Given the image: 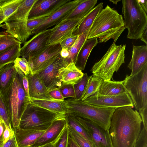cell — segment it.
<instances>
[{
    "label": "cell",
    "instance_id": "1",
    "mask_svg": "<svg viewBox=\"0 0 147 147\" xmlns=\"http://www.w3.org/2000/svg\"><path fill=\"white\" fill-rule=\"evenodd\" d=\"M132 108H118L113 113L109 129L113 147H134L138 139L142 122L139 112Z\"/></svg>",
    "mask_w": 147,
    "mask_h": 147
},
{
    "label": "cell",
    "instance_id": "2",
    "mask_svg": "<svg viewBox=\"0 0 147 147\" xmlns=\"http://www.w3.org/2000/svg\"><path fill=\"white\" fill-rule=\"evenodd\" d=\"M126 29L122 16L108 5L98 14L91 27L87 39L98 38V42H106L110 39L116 42Z\"/></svg>",
    "mask_w": 147,
    "mask_h": 147
},
{
    "label": "cell",
    "instance_id": "3",
    "mask_svg": "<svg viewBox=\"0 0 147 147\" xmlns=\"http://www.w3.org/2000/svg\"><path fill=\"white\" fill-rule=\"evenodd\" d=\"M61 102L65 114L88 119L109 130L112 117L116 108L97 107L85 103L81 100L72 98Z\"/></svg>",
    "mask_w": 147,
    "mask_h": 147
},
{
    "label": "cell",
    "instance_id": "4",
    "mask_svg": "<svg viewBox=\"0 0 147 147\" xmlns=\"http://www.w3.org/2000/svg\"><path fill=\"white\" fill-rule=\"evenodd\" d=\"M24 75L20 71H17L11 84L2 95L13 128L18 127L21 116L30 103V98L26 94L22 84V78Z\"/></svg>",
    "mask_w": 147,
    "mask_h": 147
},
{
    "label": "cell",
    "instance_id": "5",
    "mask_svg": "<svg viewBox=\"0 0 147 147\" xmlns=\"http://www.w3.org/2000/svg\"><path fill=\"white\" fill-rule=\"evenodd\" d=\"M125 45H117L113 42L103 57L93 66L91 70L92 75L104 81H111L114 72L125 63Z\"/></svg>",
    "mask_w": 147,
    "mask_h": 147
},
{
    "label": "cell",
    "instance_id": "6",
    "mask_svg": "<svg viewBox=\"0 0 147 147\" xmlns=\"http://www.w3.org/2000/svg\"><path fill=\"white\" fill-rule=\"evenodd\" d=\"M122 2L125 26L128 31L127 38L140 39L147 28V13L137 0H122Z\"/></svg>",
    "mask_w": 147,
    "mask_h": 147
},
{
    "label": "cell",
    "instance_id": "7",
    "mask_svg": "<svg viewBox=\"0 0 147 147\" xmlns=\"http://www.w3.org/2000/svg\"><path fill=\"white\" fill-rule=\"evenodd\" d=\"M64 115L57 113L30 103L21 116L18 127L45 131L55 120Z\"/></svg>",
    "mask_w": 147,
    "mask_h": 147
},
{
    "label": "cell",
    "instance_id": "8",
    "mask_svg": "<svg viewBox=\"0 0 147 147\" xmlns=\"http://www.w3.org/2000/svg\"><path fill=\"white\" fill-rule=\"evenodd\" d=\"M124 85L137 111L147 107V64L133 76L126 75Z\"/></svg>",
    "mask_w": 147,
    "mask_h": 147
},
{
    "label": "cell",
    "instance_id": "9",
    "mask_svg": "<svg viewBox=\"0 0 147 147\" xmlns=\"http://www.w3.org/2000/svg\"><path fill=\"white\" fill-rule=\"evenodd\" d=\"M53 30V28L35 34L21 48L20 56L28 60L44 51L50 45V39Z\"/></svg>",
    "mask_w": 147,
    "mask_h": 147
},
{
    "label": "cell",
    "instance_id": "10",
    "mask_svg": "<svg viewBox=\"0 0 147 147\" xmlns=\"http://www.w3.org/2000/svg\"><path fill=\"white\" fill-rule=\"evenodd\" d=\"M73 116L87 132L93 147H113L109 130L104 129L88 119Z\"/></svg>",
    "mask_w": 147,
    "mask_h": 147
},
{
    "label": "cell",
    "instance_id": "11",
    "mask_svg": "<svg viewBox=\"0 0 147 147\" xmlns=\"http://www.w3.org/2000/svg\"><path fill=\"white\" fill-rule=\"evenodd\" d=\"M97 107L117 108L125 106L134 107L133 102L128 93L116 96H107L95 94L83 101Z\"/></svg>",
    "mask_w": 147,
    "mask_h": 147
},
{
    "label": "cell",
    "instance_id": "12",
    "mask_svg": "<svg viewBox=\"0 0 147 147\" xmlns=\"http://www.w3.org/2000/svg\"><path fill=\"white\" fill-rule=\"evenodd\" d=\"M61 49L59 43L50 45L38 55L29 58L28 61L30 73L38 74L43 70L60 54Z\"/></svg>",
    "mask_w": 147,
    "mask_h": 147
},
{
    "label": "cell",
    "instance_id": "13",
    "mask_svg": "<svg viewBox=\"0 0 147 147\" xmlns=\"http://www.w3.org/2000/svg\"><path fill=\"white\" fill-rule=\"evenodd\" d=\"M82 0H70L63 5L49 16L43 23L35 29L32 35L36 34L56 25L65 19L80 3Z\"/></svg>",
    "mask_w": 147,
    "mask_h": 147
},
{
    "label": "cell",
    "instance_id": "14",
    "mask_svg": "<svg viewBox=\"0 0 147 147\" xmlns=\"http://www.w3.org/2000/svg\"><path fill=\"white\" fill-rule=\"evenodd\" d=\"M64 66L60 54L50 64L37 74L49 92L61 86L57 75L59 69Z\"/></svg>",
    "mask_w": 147,
    "mask_h": 147
},
{
    "label": "cell",
    "instance_id": "15",
    "mask_svg": "<svg viewBox=\"0 0 147 147\" xmlns=\"http://www.w3.org/2000/svg\"><path fill=\"white\" fill-rule=\"evenodd\" d=\"M65 115L55 120L31 147H37L51 143L53 144L67 125Z\"/></svg>",
    "mask_w": 147,
    "mask_h": 147
},
{
    "label": "cell",
    "instance_id": "16",
    "mask_svg": "<svg viewBox=\"0 0 147 147\" xmlns=\"http://www.w3.org/2000/svg\"><path fill=\"white\" fill-rule=\"evenodd\" d=\"M70 0H36L30 10L28 19L48 17Z\"/></svg>",
    "mask_w": 147,
    "mask_h": 147
},
{
    "label": "cell",
    "instance_id": "17",
    "mask_svg": "<svg viewBox=\"0 0 147 147\" xmlns=\"http://www.w3.org/2000/svg\"><path fill=\"white\" fill-rule=\"evenodd\" d=\"M82 20H64L56 25L50 38V45L59 44L71 36Z\"/></svg>",
    "mask_w": 147,
    "mask_h": 147
},
{
    "label": "cell",
    "instance_id": "18",
    "mask_svg": "<svg viewBox=\"0 0 147 147\" xmlns=\"http://www.w3.org/2000/svg\"><path fill=\"white\" fill-rule=\"evenodd\" d=\"M28 81L29 96L30 98L54 100L37 74H32L30 72L26 75Z\"/></svg>",
    "mask_w": 147,
    "mask_h": 147
},
{
    "label": "cell",
    "instance_id": "19",
    "mask_svg": "<svg viewBox=\"0 0 147 147\" xmlns=\"http://www.w3.org/2000/svg\"><path fill=\"white\" fill-rule=\"evenodd\" d=\"M146 64L147 46L133 45L131 58L127 65V67L131 71L130 76H133L137 73Z\"/></svg>",
    "mask_w": 147,
    "mask_h": 147
},
{
    "label": "cell",
    "instance_id": "20",
    "mask_svg": "<svg viewBox=\"0 0 147 147\" xmlns=\"http://www.w3.org/2000/svg\"><path fill=\"white\" fill-rule=\"evenodd\" d=\"M18 147H31L45 131L13 128Z\"/></svg>",
    "mask_w": 147,
    "mask_h": 147
},
{
    "label": "cell",
    "instance_id": "21",
    "mask_svg": "<svg viewBox=\"0 0 147 147\" xmlns=\"http://www.w3.org/2000/svg\"><path fill=\"white\" fill-rule=\"evenodd\" d=\"M84 74L71 63L60 68L57 77L62 84H74L82 78Z\"/></svg>",
    "mask_w": 147,
    "mask_h": 147
},
{
    "label": "cell",
    "instance_id": "22",
    "mask_svg": "<svg viewBox=\"0 0 147 147\" xmlns=\"http://www.w3.org/2000/svg\"><path fill=\"white\" fill-rule=\"evenodd\" d=\"M127 93L123 81L102 80L96 94L107 96H116Z\"/></svg>",
    "mask_w": 147,
    "mask_h": 147
},
{
    "label": "cell",
    "instance_id": "23",
    "mask_svg": "<svg viewBox=\"0 0 147 147\" xmlns=\"http://www.w3.org/2000/svg\"><path fill=\"white\" fill-rule=\"evenodd\" d=\"M103 4L102 2L100 3L85 16L77 26L72 35L79 36L89 31L97 16L102 9Z\"/></svg>",
    "mask_w": 147,
    "mask_h": 147
},
{
    "label": "cell",
    "instance_id": "24",
    "mask_svg": "<svg viewBox=\"0 0 147 147\" xmlns=\"http://www.w3.org/2000/svg\"><path fill=\"white\" fill-rule=\"evenodd\" d=\"M98 38H93L87 39L77 55L75 65L79 69L84 70L88 58L93 49L98 43Z\"/></svg>",
    "mask_w": 147,
    "mask_h": 147
},
{
    "label": "cell",
    "instance_id": "25",
    "mask_svg": "<svg viewBox=\"0 0 147 147\" xmlns=\"http://www.w3.org/2000/svg\"><path fill=\"white\" fill-rule=\"evenodd\" d=\"M16 73L13 63L0 68V92L2 95L10 86Z\"/></svg>",
    "mask_w": 147,
    "mask_h": 147
},
{
    "label": "cell",
    "instance_id": "26",
    "mask_svg": "<svg viewBox=\"0 0 147 147\" xmlns=\"http://www.w3.org/2000/svg\"><path fill=\"white\" fill-rule=\"evenodd\" d=\"M97 0H82L64 20H82L94 7Z\"/></svg>",
    "mask_w": 147,
    "mask_h": 147
},
{
    "label": "cell",
    "instance_id": "27",
    "mask_svg": "<svg viewBox=\"0 0 147 147\" xmlns=\"http://www.w3.org/2000/svg\"><path fill=\"white\" fill-rule=\"evenodd\" d=\"M30 103L36 106L57 113L65 114L61 101L30 98Z\"/></svg>",
    "mask_w": 147,
    "mask_h": 147
},
{
    "label": "cell",
    "instance_id": "28",
    "mask_svg": "<svg viewBox=\"0 0 147 147\" xmlns=\"http://www.w3.org/2000/svg\"><path fill=\"white\" fill-rule=\"evenodd\" d=\"M36 1L23 0L17 10L5 22H18L28 20L30 10Z\"/></svg>",
    "mask_w": 147,
    "mask_h": 147
},
{
    "label": "cell",
    "instance_id": "29",
    "mask_svg": "<svg viewBox=\"0 0 147 147\" xmlns=\"http://www.w3.org/2000/svg\"><path fill=\"white\" fill-rule=\"evenodd\" d=\"M89 31L79 36L74 45L69 50L67 49L68 55L66 58L62 59L65 66L71 63H74L75 64L78 54L85 42L87 39Z\"/></svg>",
    "mask_w": 147,
    "mask_h": 147
},
{
    "label": "cell",
    "instance_id": "30",
    "mask_svg": "<svg viewBox=\"0 0 147 147\" xmlns=\"http://www.w3.org/2000/svg\"><path fill=\"white\" fill-rule=\"evenodd\" d=\"M21 45L14 46L0 53V68L7 64L13 63L20 56Z\"/></svg>",
    "mask_w": 147,
    "mask_h": 147
},
{
    "label": "cell",
    "instance_id": "31",
    "mask_svg": "<svg viewBox=\"0 0 147 147\" xmlns=\"http://www.w3.org/2000/svg\"><path fill=\"white\" fill-rule=\"evenodd\" d=\"M102 81L99 77L93 75L89 76L86 86L81 98L82 101L96 94Z\"/></svg>",
    "mask_w": 147,
    "mask_h": 147
},
{
    "label": "cell",
    "instance_id": "32",
    "mask_svg": "<svg viewBox=\"0 0 147 147\" xmlns=\"http://www.w3.org/2000/svg\"><path fill=\"white\" fill-rule=\"evenodd\" d=\"M23 0H0V9L5 20L18 9Z\"/></svg>",
    "mask_w": 147,
    "mask_h": 147
},
{
    "label": "cell",
    "instance_id": "33",
    "mask_svg": "<svg viewBox=\"0 0 147 147\" xmlns=\"http://www.w3.org/2000/svg\"><path fill=\"white\" fill-rule=\"evenodd\" d=\"M65 117L68 126L80 134L92 144L91 140L85 130L73 115L65 114Z\"/></svg>",
    "mask_w": 147,
    "mask_h": 147
},
{
    "label": "cell",
    "instance_id": "34",
    "mask_svg": "<svg viewBox=\"0 0 147 147\" xmlns=\"http://www.w3.org/2000/svg\"><path fill=\"white\" fill-rule=\"evenodd\" d=\"M22 43L5 32H0V53L14 46Z\"/></svg>",
    "mask_w": 147,
    "mask_h": 147
},
{
    "label": "cell",
    "instance_id": "35",
    "mask_svg": "<svg viewBox=\"0 0 147 147\" xmlns=\"http://www.w3.org/2000/svg\"><path fill=\"white\" fill-rule=\"evenodd\" d=\"M0 119L5 126L10 129H13L9 115L3 97L0 92Z\"/></svg>",
    "mask_w": 147,
    "mask_h": 147
},
{
    "label": "cell",
    "instance_id": "36",
    "mask_svg": "<svg viewBox=\"0 0 147 147\" xmlns=\"http://www.w3.org/2000/svg\"><path fill=\"white\" fill-rule=\"evenodd\" d=\"M88 78L89 76L87 74H84L80 80L76 84H74L76 99L81 100L86 86Z\"/></svg>",
    "mask_w": 147,
    "mask_h": 147
},
{
    "label": "cell",
    "instance_id": "37",
    "mask_svg": "<svg viewBox=\"0 0 147 147\" xmlns=\"http://www.w3.org/2000/svg\"><path fill=\"white\" fill-rule=\"evenodd\" d=\"M70 136L80 147H93L92 144L80 134L69 126Z\"/></svg>",
    "mask_w": 147,
    "mask_h": 147
},
{
    "label": "cell",
    "instance_id": "38",
    "mask_svg": "<svg viewBox=\"0 0 147 147\" xmlns=\"http://www.w3.org/2000/svg\"><path fill=\"white\" fill-rule=\"evenodd\" d=\"M13 63L17 71H20L26 76L30 72L28 61L26 59L18 57L15 60Z\"/></svg>",
    "mask_w": 147,
    "mask_h": 147
},
{
    "label": "cell",
    "instance_id": "39",
    "mask_svg": "<svg viewBox=\"0 0 147 147\" xmlns=\"http://www.w3.org/2000/svg\"><path fill=\"white\" fill-rule=\"evenodd\" d=\"M59 88L64 99L67 98H76L74 84H62Z\"/></svg>",
    "mask_w": 147,
    "mask_h": 147
},
{
    "label": "cell",
    "instance_id": "40",
    "mask_svg": "<svg viewBox=\"0 0 147 147\" xmlns=\"http://www.w3.org/2000/svg\"><path fill=\"white\" fill-rule=\"evenodd\" d=\"M69 136L67 125L64 129L57 140L53 144L54 147H67Z\"/></svg>",
    "mask_w": 147,
    "mask_h": 147
},
{
    "label": "cell",
    "instance_id": "41",
    "mask_svg": "<svg viewBox=\"0 0 147 147\" xmlns=\"http://www.w3.org/2000/svg\"><path fill=\"white\" fill-rule=\"evenodd\" d=\"M47 17L28 19L27 22V26L31 35L32 32L42 24Z\"/></svg>",
    "mask_w": 147,
    "mask_h": 147
},
{
    "label": "cell",
    "instance_id": "42",
    "mask_svg": "<svg viewBox=\"0 0 147 147\" xmlns=\"http://www.w3.org/2000/svg\"><path fill=\"white\" fill-rule=\"evenodd\" d=\"M134 147H147V129L143 127Z\"/></svg>",
    "mask_w": 147,
    "mask_h": 147
},
{
    "label": "cell",
    "instance_id": "43",
    "mask_svg": "<svg viewBox=\"0 0 147 147\" xmlns=\"http://www.w3.org/2000/svg\"><path fill=\"white\" fill-rule=\"evenodd\" d=\"M79 36L72 35L61 42L60 44L62 49L69 50L74 44Z\"/></svg>",
    "mask_w": 147,
    "mask_h": 147
},
{
    "label": "cell",
    "instance_id": "44",
    "mask_svg": "<svg viewBox=\"0 0 147 147\" xmlns=\"http://www.w3.org/2000/svg\"><path fill=\"white\" fill-rule=\"evenodd\" d=\"M49 93L50 96L54 100L60 101L64 100L59 87L50 90L49 91Z\"/></svg>",
    "mask_w": 147,
    "mask_h": 147
},
{
    "label": "cell",
    "instance_id": "45",
    "mask_svg": "<svg viewBox=\"0 0 147 147\" xmlns=\"http://www.w3.org/2000/svg\"><path fill=\"white\" fill-rule=\"evenodd\" d=\"M14 136L13 129H10L6 126L3 134V144L6 142Z\"/></svg>",
    "mask_w": 147,
    "mask_h": 147
},
{
    "label": "cell",
    "instance_id": "46",
    "mask_svg": "<svg viewBox=\"0 0 147 147\" xmlns=\"http://www.w3.org/2000/svg\"><path fill=\"white\" fill-rule=\"evenodd\" d=\"M143 127L147 129V107L139 111Z\"/></svg>",
    "mask_w": 147,
    "mask_h": 147
},
{
    "label": "cell",
    "instance_id": "47",
    "mask_svg": "<svg viewBox=\"0 0 147 147\" xmlns=\"http://www.w3.org/2000/svg\"><path fill=\"white\" fill-rule=\"evenodd\" d=\"M1 147H18L15 136L3 144Z\"/></svg>",
    "mask_w": 147,
    "mask_h": 147
},
{
    "label": "cell",
    "instance_id": "48",
    "mask_svg": "<svg viewBox=\"0 0 147 147\" xmlns=\"http://www.w3.org/2000/svg\"><path fill=\"white\" fill-rule=\"evenodd\" d=\"M22 82L24 89L28 95L29 97L28 80L26 76L24 75H23L22 76Z\"/></svg>",
    "mask_w": 147,
    "mask_h": 147
},
{
    "label": "cell",
    "instance_id": "49",
    "mask_svg": "<svg viewBox=\"0 0 147 147\" xmlns=\"http://www.w3.org/2000/svg\"><path fill=\"white\" fill-rule=\"evenodd\" d=\"M5 127L6 126L5 124L1 120L0 122V144L1 145L3 144V134Z\"/></svg>",
    "mask_w": 147,
    "mask_h": 147
},
{
    "label": "cell",
    "instance_id": "50",
    "mask_svg": "<svg viewBox=\"0 0 147 147\" xmlns=\"http://www.w3.org/2000/svg\"><path fill=\"white\" fill-rule=\"evenodd\" d=\"M67 147H80L69 135Z\"/></svg>",
    "mask_w": 147,
    "mask_h": 147
},
{
    "label": "cell",
    "instance_id": "51",
    "mask_svg": "<svg viewBox=\"0 0 147 147\" xmlns=\"http://www.w3.org/2000/svg\"><path fill=\"white\" fill-rule=\"evenodd\" d=\"M141 7L147 13V0H137Z\"/></svg>",
    "mask_w": 147,
    "mask_h": 147
},
{
    "label": "cell",
    "instance_id": "52",
    "mask_svg": "<svg viewBox=\"0 0 147 147\" xmlns=\"http://www.w3.org/2000/svg\"><path fill=\"white\" fill-rule=\"evenodd\" d=\"M140 39L144 42L146 45H147V28H146L143 32Z\"/></svg>",
    "mask_w": 147,
    "mask_h": 147
},
{
    "label": "cell",
    "instance_id": "53",
    "mask_svg": "<svg viewBox=\"0 0 147 147\" xmlns=\"http://www.w3.org/2000/svg\"><path fill=\"white\" fill-rule=\"evenodd\" d=\"M5 21V18L2 11L0 9V27L1 26V24L4 22Z\"/></svg>",
    "mask_w": 147,
    "mask_h": 147
},
{
    "label": "cell",
    "instance_id": "54",
    "mask_svg": "<svg viewBox=\"0 0 147 147\" xmlns=\"http://www.w3.org/2000/svg\"><path fill=\"white\" fill-rule=\"evenodd\" d=\"M37 147H54V145L53 144H46L43 146Z\"/></svg>",
    "mask_w": 147,
    "mask_h": 147
},
{
    "label": "cell",
    "instance_id": "55",
    "mask_svg": "<svg viewBox=\"0 0 147 147\" xmlns=\"http://www.w3.org/2000/svg\"><path fill=\"white\" fill-rule=\"evenodd\" d=\"M109 1L112 2L113 4L117 5V3L121 1L120 0H109Z\"/></svg>",
    "mask_w": 147,
    "mask_h": 147
},
{
    "label": "cell",
    "instance_id": "56",
    "mask_svg": "<svg viewBox=\"0 0 147 147\" xmlns=\"http://www.w3.org/2000/svg\"><path fill=\"white\" fill-rule=\"evenodd\" d=\"M2 145H1L0 144V147H1Z\"/></svg>",
    "mask_w": 147,
    "mask_h": 147
},
{
    "label": "cell",
    "instance_id": "57",
    "mask_svg": "<svg viewBox=\"0 0 147 147\" xmlns=\"http://www.w3.org/2000/svg\"><path fill=\"white\" fill-rule=\"evenodd\" d=\"M0 121H1V120H0Z\"/></svg>",
    "mask_w": 147,
    "mask_h": 147
}]
</instances>
